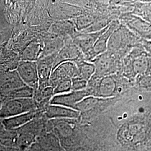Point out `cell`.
Listing matches in <instances>:
<instances>
[{"instance_id": "1", "label": "cell", "mask_w": 151, "mask_h": 151, "mask_svg": "<svg viewBox=\"0 0 151 151\" xmlns=\"http://www.w3.org/2000/svg\"><path fill=\"white\" fill-rule=\"evenodd\" d=\"M142 43L141 38L122 24L111 34L108 42L107 51L121 58L125 57L132 49L142 46Z\"/></svg>"}, {"instance_id": "2", "label": "cell", "mask_w": 151, "mask_h": 151, "mask_svg": "<svg viewBox=\"0 0 151 151\" xmlns=\"http://www.w3.org/2000/svg\"><path fill=\"white\" fill-rule=\"evenodd\" d=\"M122 83H119L116 74L98 78L93 76L88 81L86 89L90 96L100 98H112L120 96L125 90Z\"/></svg>"}, {"instance_id": "3", "label": "cell", "mask_w": 151, "mask_h": 151, "mask_svg": "<svg viewBox=\"0 0 151 151\" xmlns=\"http://www.w3.org/2000/svg\"><path fill=\"white\" fill-rule=\"evenodd\" d=\"M38 109V103L33 98L4 99L0 102V119H7Z\"/></svg>"}, {"instance_id": "4", "label": "cell", "mask_w": 151, "mask_h": 151, "mask_svg": "<svg viewBox=\"0 0 151 151\" xmlns=\"http://www.w3.org/2000/svg\"><path fill=\"white\" fill-rule=\"evenodd\" d=\"M120 58L113 53L106 51L91 61L95 67L94 76L101 78L106 76L117 74L122 68Z\"/></svg>"}, {"instance_id": "5", "label": "cell", "mask_w": 151, "mask_h": 151, "mask_svg": "<svg viewBox=\"0 0 151 151\" xmlns=\"http://www.w3.org/2000/svg\"><path fill=\"white\" fill-rule=\"evenodd\" d=\"M123 25L137 36L145 40H151V24L140 16L127 14L120 17Z\"/></svg>"}, {"instance_id": "6", "label": "cell", "mask_w": 151, "mask_h": 151, "mask_svg": "<svg viewBox=\"0 0 151 151\" xmlns=\"http://www.w3.org/2000/svg\"><path fill=\"white\" fill-rule=\"evenodd\" d=\"M25 85L17 70H0V97L2 100L12 92Z\"/></svg>"}, {"instance_id": "7", "label": "cell", "mask_w": 151, "mask_h": 151, "mask_svg": "<svg viewBox=\"0 0 151 151\" xmlns=\"http://www.w3.org/2000/svg\"><path fill=\"white\" fill-rule=\"evenodd\" d=\"M108 26L109 25L96 32L80 34L73 38V42L80 49L87 61L90 62L91 60L92 51L94 44L97 38L108 29Z\"/></svg>"}, {"instance_id": "8", "label": "cell", "mask_w": 151, "mask_h": 151, "mask_svg": "<svg viewBox=\"0 0 151 151\" xmlns=\"http://www.w3.org/2000/svg\"><path fill=\"white\" fill-rule=\"evenodd\" d=\"M25 85L35 91L39 86V78L37 62L20 61L16 70Z\"/></svg>"}, {"instance_id": "9", "label": "cell", "mask_w": 151, "mask_h": 151, "mask_svg": "<svg viewBox=\"0 0 151 151\" xmlns=\"http://www.w3.org/2000/svg\"><path fill=\"white\" fill-rule=\"evenodd\" d=\"M78 76V68L73 62H65L57 66L50 76L49 86L54 88L60 81L72 80Z\"/></svg>"}, {"instance_id": "10", "label": "cell", "mask_w": 151, "mask_h": 151, "mask_svg": "<svg viewBox=\"0 0 151 151\" xmlns=\"http://www.w3.org/2000/svg\"><path fill=\"white\" fill-rule=\"evenodd\" d=\"M58 53L40 58L37 61L39 90H42L49 86L50 77L53 71L54 62Z\"/></svg>"}, {"instance_id": "11", "label": "cell", "mask_w": 151, "mask_h": 151, "mask_svg": "<svg viewBox=\"0 0 151 151\" xmlns=\"http://www.w3.org/2000/svg\"><path fill=\"white\" fill-rule=\"evenodd\" d=\"M82 60H85V58L80 49L76 45L73 40H68L65 43L63 47L57 55L53 70L57 66L63 62H73L76 63Z\"/></svg>"}, {"instance_id": "12", "label": "cell", "mask_w": 151, "mask_h": 151, "mask_svg": "<svg viewBox=\"0 0 151 151\" xmlns=\"http://www.w3.org/2000/svg\"><path fill=\"white\" fill-rule=\"evenodd\" d=\"M89 96L90 94L86 88L81 91H71L68 93L53 96L49 104L75 109L77 104Z\"/></svg>"}, {"instance_id": "13", "label": "cell", "mask_w": 151, "mask_h": 151, "mask_svg": "<svg viewBox=\"0 0 151 151\" xmlns=\"http://www.w3.org/2000/svg\"><path fill=\"white\" fill-rule=\"evenodd\" d=\"M44 112L47 119H78L80 118L81 114L75 109L60 105L49 104L45 106Z\"/></svg>"}, {"instance_id": "14", "label": "cell", "mask_w": 151, "mask_h": 151, "mask_svg": "<svg viewBox=\"0 0 151 151\" xmlns=\"http://www.w3.org/2000/svg\"><path fill=\"white\" fill-rule=\"evenodd\" d=\"M39 114V110L38 109L7 119H2V123L6 130L8 131H15L38 117Z\"/></svg>"}, {"instance_id": "15", "label": "cell", "mask_w": 151, "mask_h": 151, "mask_svg": "<svg viewBox=\"0 0 151 151\" xmlns=\"http://www.w3.org/2000/svg\"><path fill=\"white\" fill-rule=\"evenodd\" d=\"M119 25H118V23L117 22H113L111 24L109 25L108 29L97 38V40L96 41L92 49L91 61L98 55L103 54L107 51L109 39L113 32L119 27Z\"/></svg>"}, {"instance_id": "16", "label": "cell", "mask_w": 151, "mask_h": 151, "mask_svg": "<svg viewBox=\"0 0 151 151\" xmlns=\"http://www.w3.org/2000/svg\"><path fill=\"white\" fill-rule=\"evenodd\" d=\"M70 119H53L49 123L53 127L54 134L59 137L61 139L68 140L74 133V127L70 122ZM60 139V140H61Z\"/></svg>"}, {"instance_id": "17", "label": "cell", "mask_w": 151, "mask_h": 151, "mask_svg": "<svg viewBox=\"0 0 151 151\" xmlns=\"http://www.w3.org/2000/svg\"><path fill=\"white\" fill-rule=\"evenodd\" d=\"M43 47L37 42H32L29 44L22 52V61L37 62L40 57Z\"/></svg>"}, {"instance_id": "18", "label": "cell", "mask_w": 151, "mask_h": 151, "mask_svg": "<svg viewBox=\"0 0 151 151\" xmlns=\"http://www.w3.org/2000/svg\"><path fill=\"white\" fill-rule=\"evenodd\" d=\"M76 64L78 68V77L88 82L95 73V67L93 63L82 60Z\"/></svg>"}, {"instance_id": "19", "label": "cell", "mask_w": 151, "mask_h": 151, "mask_svg": "<svg viewBox=\"0 0 151 151\" xmlns=\"http://www.w3.org/2000/svg\"><path fill=\"white\" fill-rule=\"evenodd\" d=\"M65 44L64 41L60 38H52L44 43L40 58L58 53Z\"/></svg>"}, {"instance_id": "20", "label": "cell", "mask_w": 151, "mask_h": 151, "mask_svg": "<svg viewBox=\"0 0 151 151\" xmlns=\"http://www.w3.org/2000/svg\"><path fill=\"white\" fill-rule=\"evenodd\" d=\"M42 148L46 151H60V145L58 138L54 133H49L40 140Z\"/></svg>"}, {"instance_id": "21", "label": "cell", "mask_w": 151, "mask_h": 151, "mask_svg": "<svg viewBox=\"0 0 151 151\" xmlns=\"http://www.w3.org/2000/svg\"><path fill=\"white\" fill-rule=\"evenodd\" d=\"M16 136V131H8L5 129L2 120L0 119V143L7 147L14 148Z\"/></svg>"}, {"instance_id": "22", "label": "cell", "mask_w": 151, "mask_h": 151, "mask_svg": "<svg viewBox=\"0 0 151 151\" xmlns=\"http://www.w3.org/2000/svg\"><path fill=\"white\" fill-rule=\"evenodd\" d=\"M34 92L35 90L33 88L27 86V85H25L12 92L7 97L4 99L33 98L34 95Z\"/></svg>"}, {"instance_id": "23", "label": "cell", "mask_w": 151, "mask_h": 151, "mask_svg": "<svg viewBox=\"0 0 151 151\" xmlns=\"http://www.w3.org/2000/svg\"><path fill=\"white\" fill-rule=\"evenodd\" d=\"M135 84L139 88L151 90V73H145L135 77Z\"/></svg>"}, {"instance_id": "24", "label": "cell", "mask_w": 151, "mask_h": 151, "mask_svg": "<svg viewBox=\"0 0 151 151\" xmlns=\"http://www.w3.org/2000/svg\"><path fill=\"white\" fill-rule=\"evenodd\" d=\"M72 91V82L71 80L60 81L54 88V96L57 95L63 94Z\"/></svg>"}, {"instance_id": "25", "label": "cell", "mask_w": 151, "mask_h": 151, "mask_svg": "<svg viewBox=\"0 0 151 151\" xmlns=\"http://www.w3.org/2000/svg\"><path fill=\"white\" fill-rule=\"evenodd\" d=\"M72 91H81L85 90L87 86L88 82L76 77L71 80Z\"/></svg>"}, {"instance_id": "26", "label": "cell", "mask_w": 151, "mask_h": 151, "mask_svg": "<svg viewBox=\"0 0 151 151\" xmlns=\"http://www.w3.org/2000/svg\"><path fill=\"white\" fill-rule=\"evenodd\" d=\"M142 44L144 50L151 56V40L142 39Z\"/></svg>"}, {"instance_id": "27", "label": "cell", "mask_w": 151, "mask_h": 151, "mask_svg": "<svg viewBox=\"0 0 151 151\" xmlns=\"http://www.w3.org/2000/svg\"><path fill=\"white\" fill-rule=\"evenodd\" d=\"M16 148L12 147H7L0 143V151H15Z\"/></svg>"}]
</instances>
